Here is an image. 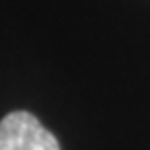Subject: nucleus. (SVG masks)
<instances>
[{"label": "nucleus", "instance_id": "obj_1", "mask_svg": "<svg viewBox=\"0 0 150 150\" xmlns=\"http://www.w3.org/2000/svg\"><path fill=\"white\" fill-rule=\"evenodd\" d=\"M0 150H61V146L37 117L12 111L0 121Z\"/></svg>", "mask_w": 150, "mask_h": 150}]
</instances>
